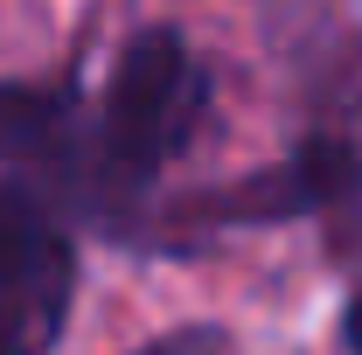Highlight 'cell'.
Segmentation results:
<instances>
[{"instance_id": "4", "label": "cell", "mask_w": 362, "mask_h": 355, "mask_svg": "<svg viewBox=\"0 0 362 355\" xmlns=\"http://www.w3.org/2000/svg\"><path fill=\"white\" fill-rule=\"evenodd\" d=\"M133 355H230V334L223 327H181V334H160Z\"/></svg>"}, {"instance_id": "3", "label": "cell", "mask_w": 362, "mask_h": 355, "mask_svg": "<svg viewBox=\"0 0 362 355\" xmlns=\"http://www.w3.org/2000/svg\"><path fill=\"white\" fill-rule=\"evenodd\" d=\"M70 91H35V84H0V153L7 161H49L70 146Z\"/></svg>"}, {"instance_id": "1", "label": "cell", "mask_w": 362, "mask_h": 355, "mask_svg": "<svg viewBox=\"0 0 362 355\" xmlns=\"http://www.w3.org/2000/svg\"><path fill=\"white\" fill-rule=\"evenodd\" d=\"M202 112H209V70L175 21H146L139 35H126L105 77V98H98V119L84 133L90 195L153 188V175L195 139Z\"/></svg>"}, {"instance_id": "2", "label": "cell", "mask_w": 362, "mask_h": 355, "mask_svg": "<svg viewBox=\"0 0 362 355\" xmlns=\"http://www.w3.org/2000/svg\"><path fill=\"white\" fill-rule=\"evenodd\" d=\"M349 195H362V153L349 139H307L300 153H286L279 168L209 188L188 202V223H293V216H327V209H349Z\"/></svg>"}, {"instance_id": "5", "label": "cell", "mask_w": 362, "mask_h": 355, "mask_svg": "<svg viewBox=\"0 0 362 355\" xmlns=\"http://www.w3.org/2000/svg\"><path fill=\"white\" fill-rule=\"evenodd\" d=\"M341 342H349V355H362V293L349 300V313H341Z\"/></svg>"}]
</instances>
